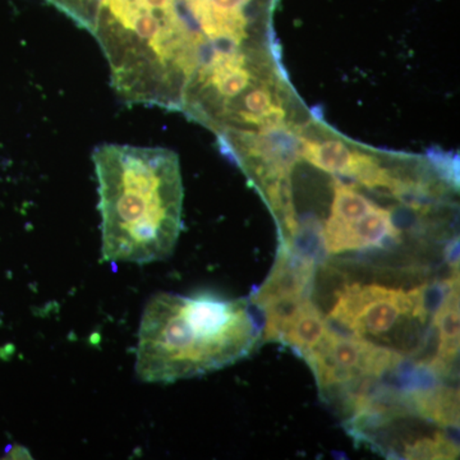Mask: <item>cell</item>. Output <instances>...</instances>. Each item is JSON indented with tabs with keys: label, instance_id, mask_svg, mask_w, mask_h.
I'll list each match as a JSON object with an SVG mask.
<instances>
[{
	"label": "cell",
	"instance_id": "ba28073f",
	"mask_svg": "<svg viewBox=\"0 0 460 460\" xmlns=\"http://www.w3.org/2000/svg\"><path fill=\"white\" fill-rule=\"evenodd\" d=\"M332 323L323 316L320 308L307 299L289 321L279 343L290 348L301 358H305L317 347L329 332Z\"/></svg>",
	"mask_w": 460,
	"mask_h": 460
},
{
	"label": "cell",
	"instance_id": "8fae6325",
	"mask_svg": "<svg viewBox=\"0 0 460 460\" xmlns=\"http://www.w3.org/2000/svg\"><path fill=\"white\" fill-rule=\"evenodd\" d=\"M375 206L376 204L357 192L352 187L347 186L341 181H335L334 199H332L330 217L341 220V222L350 223L370 213Z\"/></svg>",
	"mask_w": 460,
	"mask_h": 460
},
{
	"label": "cell",
	"instance_id": "52a82bcc",
	"mask_svg": "<svg viewBox=\"0 0 460 460\" xmlns=\"http://www.w3.org/2000/svg\"><path fill=\"white\" fill-rule=\"evenodd\" d=\"M402 404L411 414L441 428H459V394L453 387L411 386L401 393Z\"/></svg>",
	"mask_w": 460,
	"mask_h": 460
},
{
	"label": "cell",
	"instance_id": "277c9868",
	"mask_svg": "<svg viewBox=\"0 0 460 460\" xmlns=\"http://www.w3.org/2000/svg\"><path fill=\"white\" fill-rule=\"evenodd\" d=\"M305 361L310 366L321 394L356 385L365 380H378L396 370L404 356L393 348L374 343L354 334H341L330 326L321 343Z\"/></svg>",
	"mask_w": 460,
	"mask_h": 460
},
{
	"label": "cell",
	"instance_id": "7c38bea8",
	"mask_svg": "<svg viewBox=\"0 0 460 460\" xmlns=\"http://www.w3.org/2000/svg\"><path fill=\"white\" fill-rule=\"evenodd\" d=\"M429 157L438 172H440L441 177L452 183L453 186L456 184L458 186V156L456 157L450 154H445L438 148H432L429 151Z\"/></svg>",
	"mask_w": 460,
	"mask_h": 460
},
{
	"label": "cell",
	"instance_id": "5b68a950",
	"mask_svg": "<svg viewBox=\"0 0 460 460\" xmlns=\"http://www.w3.org/2000/svg\"><path fill=\"white\" fill-rule=\"evenodd\" d=\"M401 235L392 211L376 205L370 213L354 222L345 223L330 217L323 229V251L330 255H338L383 248L401 241Z\"/></svg>",
	"mask_w": 460,
	"mask_h": 460
},
{
	"label": "cell",
	"instance_id": "9c48e42d",
	"mask_svg": "<svg viewBox=\"0 0 460 460\" xmlns=\"http://www.w3.org/2000/svg\"><path fill=\"white\" fill-rule=\"evenodd\" d=\"M301 155L321 171L347 178L352 168L354 150L338 140L316 142L301 138Z\"/></svg>",
	"mask_w": 460,
	"mask_h": 460
},
{
	"label": "cell",
	"instance_id": "4fadbf2b",
	"mask_svg": "<svg viewBox=\"0 0 460 460\" xmlns=\"http://www.w3.org/2000/svg\"><path fill=\"white\" fill-rule=\"evenodd\" d=\"M272 104L271 93L268 89H256L247 93L244 98L246 111L261 114Z\"/></svg>",
	"mask_w": 460,
	"mask_h": 460
},
{
	"label": "cell",
	"instance_id": "30bf717a",
	"mask_svg": "<svg viewBox=\"0 0 460 460\" xmlns=\"http://www.w3.org/2000/svg\"><path fill=\"white\" fill-rule=\"evenodd\" d=\"M402 454L405 459H456L459 456V447L444 432H436L402 441Z\"/></svg>",
	"mask_w": 460,
	"mask_h": 460
},
{
	"label": "cell",
	"instance_id": "8992f818",
	"mask_svg": "<svg viewBox=\"0 0 460 460\" xmlns=\"http://www.w3.org/2000/svg\"><path fill=\"white\" fill-rule=\"evenodd\" d=\"M436 332V350L425 363V370L434 376L453 374L459 357V266L447 278V287L432 316Z\"/></svg>",
	"mask_w": 460,
	"mask_h": 460
},
{
	"label": "cell",
	"instance_id": "7a4b0ae2",
	"mask_svg": "<svg viewBox=\"0 0 460 460\" xmlns=\"http://www.w3.org/2000/svg\"><path fill=\"white\" fill-rule=\"evenodd\" d=\"M250 299L211 293H160L147 302L138 329L136 374L147 384H172L222 370L262 343Z\"/></svg>",
	"mask_w": 460,
	"mask_h": 460
},
{
	"label": "cell",
	"instance_id": "6da1fadb",
	"mask_svg": "<svg viewBox=\"0 0 460 460\" xmlns=\"http://www.w3.org/2000/svg\"><path fill=\"white\" fill-rule=\"evenodd\" d=\"M93 164L102 260L146 265L168 259L181 228L177 156L164 148L102 145L93 153Z\"/></svg>",
	"mask_w": 460,
	"mask_h": 460
},
{
	"label": "cell",
	"instance_id": "5bb4252c",
	"mask_svg": "<svg viewBox=\"0 0 460 460\" xmlns=\"http://www.w3.org/2000/svg\"><path fill=\"white\" fill-rule=\"evenodd\" d=\"M8 456L5 458L11 459H32L31 454H30L29 450L26 447H20V445H14L12 447L11 452L7 454Z\"/></svg>",
	"mask_w": 460,
	"mask_h": 460
},
{
	"label": "cell",
	"instance_id": "3957f363",
	"mask_svg": "<svg viewBox=\"0 0 460 460\" xmlns=\"http://www.w3.org/2000/svg\"><path fill=\"white\" fill-rule=\"evenodd\" d=\"M429 286L411 290L381 284H347L335 296L329 321L357 337L384 339L405 323L426 325L429 317Z\"/></svg>",
	"mask_w": 460,
	"mask_h": 460
}]
</instances>
